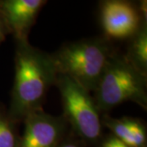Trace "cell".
Returning a JSON list of instances; mask_svg holds the SVG:
<instances>
[{
  "label": "cell",
  "mask_w": 147,
  "mask_h": 147,
  "mask_svg": "<svg viewBox=\"0 0 147 147\" xmlns=\"http://www.w3.org/2000/svg\"><path fill=\"white\" fill-rule=\"evenodd\" d=\"M101 123L127 147H147L146 126L141 119L128 116L117 119L104 114Z\"/></svg>",
  "instance_id": "8"
},
{
  "label": "cell",
  "mask_w": 147,
  "mask_h": 147,
  "mask_svg": "<svg viewBox=\"0 0 147 147\" xmlns=\"http://www.w3.org/2000/svg\"><path fill=\"white\" fill-rule=\"evenodd\" d=\"M8 35V32L3 24V22L0 21V44L6 39V37Z\"/></svg>",
  "instance_id": "13"
},
{
  "label": "cell",
  "mask_w": 147,
  "mask_h": 147,
  "mask_svg": "<svg viewBox=\"0 0 147 147\" xmlns=\"http://www.w3.org/2000/svg\"><path fill=\"white\" fill-rule=\"evenodd\" d=\"M18 147H57L70 133L62 115H52L43 110L28 116Z\"/></svg>",
  "instance_id": "6"
},
{
  "label": "cell",
  "mask_w": 147,
  "mask_h": 147,
  "mask_svg": "<svg viewBox=\"0 0 147 147\" xmlns=\"http://www.w3.org/2000/svg\"><path fill=\"white\" fill-rule=\"evenodd\" d=\"M100 114H105L127 101L147 110V76L138 71L124 54L116 51L93 92Z\"/></svg>",
  "instance_id": "3"
},
{
  "label": "cell",
  "mask_w": 147,
  "mask_h": 147,
  "mask_svg": "<svg viewBox=\"0 0 147 147\" xmlns=\"http://www.w3.org/2000/svg\"><path fill=\"white\" fill-rule=\"evenodd\" d=\"M99 147H127L114 135L110 134L104 137Z\"/></svg>",
  "instance_id": "11"
},
{
  "label": "cell",
  "mask_w": 147,
  "mask_h": 147,
  "mask_svg": "<svg viewBox=\"0 0 147 147\" xmlns=\"http://www.w3.org/2000/svg\"><path fill=\"white\" fill-rule=\"evenodd\" d=\"M124 57L138 71L147 76V26L142 25L140 30L128 39Z\"/></svg>",
  "instance_id": "9"
},
{
  "label": "cell",
  "mask_w": 147,
  "mask_h": 147,
  "mask_svg": "<svg viewBox=\"0 0 147 147\" xmlns=\"http://www.w3.org/2000/svg\"><path fill=\"white\" fill-rule=\"evenodd\" d=\"M15 78L7 109L16 123L42 110L48 90L55 85L57 71L51 54L32 46L29 41L16 42Z\"/></svg>",
  "instance_id": "1"
},
{
  "label": "cell",
  "mask_w": 147,
  "mask_h": 147,
  "mask_svg": "<svg viewBox=\"0 0 147 147\" xmlns=\"http://www.w3.org/2000/svg\"><path fill=\"white\" fill-rule=\"evenodd\" d=\"M55 86L61 95L63 115L69 130L86 147H99L103 126L100 112L91 92L69 77L57 74Z\"/></svg>",
  "instance_id": "4"
},
{
  "label": "cell",
  "mask_w": 147,
  "mask_h": 147,
  "mask_svg": "<svg viewBox=\"0 0 147 147\" xmlns=\"http://www.w3.org/2000/svg\"><path fill=\"white\" fill-rule=\"evenodd\" d=\"M57 147H86V146L70 131L67 137Z\"/></svg>",
  "instance_id": "12"
},
{
  "label": "cell",
  "mask_w": 147,
  "mask_h": 147,
  "mask_svg": "<svg viewBox=\"0 0 147 147\" xmlns=\"http://www.w3.org/2000/svg\"><path fill=\"white\" fill-rule=\"evenodd\" d=\"M116 51L112 41L102 35L66 42L51 57L57 74L93 92Z\"/></svg>",
  "instance_id": "2"
},
{
  "label": "cell",
  "mask_w": 147,
  "mask_h": 147,
  "mask_svg": "<svg viewBox=\"0 0 147 147\" xmlns=\"http://www.w3.org/2000/svg\"><path fill=\"white\" fill-rule=\"evenodd\" d=\"M47 3L45 0H0V21L15 42L29 41L30 30Z\"/></svg>",
  "instance_id": "7"
},
{
  "label": "cell",
  "mask_w": 147,
  "mask_h": 147,
  "mask_svg": "<svg viewBox=\"0 0 147 147\" xmlns=\"http://www.w3.org/2000/svg\"><path fill=\"white\" fill-rule=\"evenodd\" d=\"M8 110L0 102V147H18L20 134Z\"/></svg>",
  "instance_id": "10"
},
{
  "label": "cell",
  "mask_w": 147,
  "mask_h": 147,
  "mask_svg": "<svg viewBox=\"0 0 147 147\" xmlns=\"http://www.w3.org/2000/svg\"><path fill=\"white\" fill-rule=\"evenodd\" d=\"M100 21L104 36L111 41L129 39L146 24L137 3L125 0L100 2Z\"/></svg>",
  "instance_id": "5"
}]
</instances>
